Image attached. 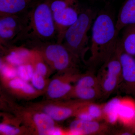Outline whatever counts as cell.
I'll list each match as a JSON object with an SVG mask.
<instances>
[{
	"label": "cell",
	"instance_id": "obj_1",
	"mask_svg": "<svg viewBox=\"0 0 135 135\" xmlns=\"http://www.w3.org/2000/svg\"><path fill=\"white\" fill-rule=\"evenodd\" d=\"M52 0H44L34 5L23 16V28L13 42L25 39L47 41L56 38Z\"/></svg>",
	"mask_w": 135,
	"mask_h": 135
},
{
	"label": "cell",
	"instance_id": "obj_2",
	"mask_svg": "<svg viewBox=\"0 0 135 135\" xmlns=\"http://www.w3.org/2000/svg\"><path fill=\"white\" fill-rule=\"evenodd\" d=\"M119 32L116 21L110 13L100 12L95 18L92 25L91 60L94 62L106 60L115 50L119 41Z\"/></svg>",
	"mask_w": 135,
	"mask_h": 135
},
{
	"label": "cell",
	"instance_id": "obj_3",
	"mask_svg": "<svg viewBox=\"0 0 135 135\" xmlns=\"http://www.w3.org/2000/svg\"><path fill=\"white\" fill-rule=\"evenodd\" d=\"M95 18L91 9H81L76 22L66 32L62 44L72 54L79 55L88 49V33Z\"/></svg>",
	"mask_w": 135,
	"mask_h": 135
},
{
	"label": "cell",
	"instance_id": "obj_4",
	"mask_svg": "<svg viewBox=\"0 0 135 135\" xmlns=\"http://www.w3.org/2000/svg\"><path fill=\"white\" fill-rule=\"evenodd\" d=\"M43 49L44 57L56 70H65L71 63L72 54L62 43H48Z\"/></svg>",
	"mask_w": 135,
	"mask_h": 135
},
{
	"label": "cell",
	"instance_id": "obj_5",
	"mask_svg": "<svg viewBox=\"0 0 135 135\" xmlns=\"http://www.w3.org/2000/svg\"><path fill=\"white\" fill-rule=\"evenodd\" d=\"M81 11L78 2L62 10L53 12L56 31V42L62 43L66 32L76 22Z\"/></svg>",
	"mask_w": 135,
	"mask_h": 135
},
{
	"label": "cell",
	"instance_id": "obj_6",
	"mask_svg": "<svg viewBox=\"0 0 135 135\" xmlns=\"http://www.w3.org/2000/svg\"><path fill=\"white\" fill-rule=\"evenodd\" d=\"M20 15L0 16L1 44L13 42L23 28V17Z\"/></svg>",
	"mask_w": 135,
	"mask_h": 135
},
{
	"label": "cell",
	"instance_id": "obj_7",
	"mask_svg": "<svg viewBox=\"0 0 135 135\" xmlns=\"http://www.w3.org/2000/svg\"><path fill=\"white\" fill-rule=\"evenodd\" d=\"M135 24V0H125L116 20L119 32L126 27Z\"/></svg>",
	"mask_w": 135,
	"mask_h": 135
},
{
	"label": "cell",
	"instance_id": "obj_8",
	"mask_svg": "<svg viewBox=\"0 0 135 135\" xmlns=\"http://www.w3.org/2000/svg\"><path fill=\"white\" fill-rule=\"evenodd\" d=\"M33 0H0V16L26 13Z\"/></svg>",
	"mask_w": 135,
	"mask_h": 135
},
{
	"label": "cell",
	"instance_id": "obj_9",
	"mask_svg": "<svg viewBox=\"0 0 135 135\" xmlns=\"http://www.w3.org/2000/svg\"><path fill=\"white\" fill-rule=\"evenodd\" d=\"M120 59L123 79L130 85L135 94V59L133 57L123 52L122 50Z\"/></svg>",
	"mask_w": 135,
	"mask_h": 135
},
{
	"label": "cell",
	"instance_id": "obj_10",
	"mask_svg": "<svg viewBox=\"0 0 135 135\" xmlns=\"http://www.w3.org/2000/svg\"><path fill=\"white\" fill-rule=\"evenodd\" d=\"M98 122L93 120L84 121L80 119L73 121L70 126V134L73 135L89 134L99 130Z\"/></svg>",
	"mask_w": 135,
	"mask_h": 135
},
{
	"label": "cell",
	"instance_id": "obj_11",
	"mask_svg": "<svg viewBox=\"0 0 135 135\" xmlns=\"http://www.w3.org/2000/svg\"><path fill=\"white\" fill-rule=\"evenodd\" d=\"M123 35L120 40L123 52L134 57L135 56V24L124 28Z\"/></svg>",
	"mask_w": 135,
	"mask_h": 135
},
{
	"label": "cell",
	"instance_id": "obj_12",
	"mask_svg": "<svg viewBox=\"0 0 135 135\" xmlns=\"http://www.w3.org/2000/svg\"><path fill=\"white\" fill-rule=\"evenodd\" d=\"M119 119L124 123L135 126V103L132 100L121 101L118 111Z\"/></svg>",
	"mask_w": 135,
	"mask_h": 135
},
{
	"label": "cell",
	"instance_id": "obj_13",
	"mask_svg": "<svg viewBox=\"0 0 135 135\" xmlns=\"http://www.w3.org/2000/svg\"><path fill=\"white\" fill-rule=\"evenodd\" d=\"M34 121L40 135H48L49 131L55 127L54 120L46 113L36 114Z\"/></svg>",
	"mask_w": 135,
	"mask_h": 135
},
{
	"label": "cell",
	"instance_id": "obj_14",
	"mask_svg": "<svg viewBox=\"0 0 135 135\" xmlns=\"http://www.w3.org/2000/svg\"><path fill=\"white\" fill-rule=\"evenodd\" d=\"M71 88L68 83L62 82L58 79H54L49 84L47 93L51 98H59L67 94Z\"/></svg>",
	"mask_w": 135,
	"mask_h": 135
},
{
	"label": "cell",
	"instance_id": "obj_15",
	"mask_svg": "<svg viewBox=\"0 0 135 135\" xmlns=\"http://www.w3.org/2000/svg\"><path fill=\"white\" fill-rule=\"evenodd\" d=\"M45 113L50 116L54 120L61 121L70 117L72 111L66 107H60L54 105H49L44 108Z\"/></svg>",
	"mask_w": 135,
	"mask_h": 135
},
{
	"label": "cell",
	"instance_id": "obj_16",
	"mask_svg": "<svg viewBox=\"0 0 135 135\" xmlns=\"http://www.w3.org/2000/svg\"><path fill=\"white\" fill-rule=\"evenodd\" d=\"M121 103L120 99L114 98L109 101L104 107V112L110 123H115L119 119L118 111Z\"/></svg>",
	"mask_w": 135,
	"mask_h": 135
},
{
	"label": "cell",
	"instance_id": "obj_17",
	"mask_svg": "<svg viewBox=\"0 0 135 135\" xmlns=\"http://www.w3.org/2000/svg\"><path fill=\"white\" fill-rule=\"evenodd\" d=\"M32 51L25 50L13 51L8 56L7 60L11 64L20 65L23 64L31 58Z\"/></svg>",
	"mask_w": 135,
	"mask_h": 135
},
{
	"label": "cell",
	"instance_id": "obj_18",
	"mask_svg": "<svg viewBox=\"0 0 135 135\" xmlns=\"http://www.w3.org/2000/svg\"><path fill=\"white\" fill-rule=\"evenodd\" d=\"M27 81L20 78L12 79L9 82L10 86L14 89H20L27 94H32L35 92L33 87Z\"/></svg>",
	"mask_w": 135,
	"mask_h": 135
},
{
	"label": "cell",
	"instance_id": "obj_19",
	"mask_svg": "<svg viewBox=\"0 0 135 135\" xmlns=\"http://www.w3.org/2000/svg\"><path fill=\"white\" fill-rule=\"evenodd\" d=\"M17 71L18 76L26 81L31 80L35 73L32 66L29 64H25L19 65L17 69Z\"/></svg>",
	"mask_w": 135,
	"mask_h": 135
},
{
	"label": "cell",
	"instance_id": "obj_20",
	"mask_svg": "<svg viewBox=\"0 0 135 135\" xmlns=\"http://www.w3.org/2000/svg\"><path fill=\"white\" fill-rule=\"evenodd\" d=\"M79 2V0H52L51 8L53 12L60 11Z\"/></svg>",
	"mask_w": 135,
	"mask_h": 135
},
{
	"label": "cell",
	"instance_id": "obj_21",
	"mask_svg": "<svg viewBox=\"0 0 135 135\" xmlns=\"http://www.w3.org/2000/svg\"><path fill=\"white\" fill-rule=\"evenodd\" d=\"M77 96L81 99L88 100L95 96L96 92L93 88H76Z\"/></svg>",
	"mask_w": 135,
	"mask_h": 135
},
{
	"label": "cell",
	"instance_id": "obj_22",
	"mask_svg": "<svg viewBox=\"0 0 135 135\" xmlns=\"http://www.w3.org/2000/svg\"><path fill=\"white\" fill-rule=\"evenodd\" d=\"M117 77L115 75L107 74L103 83L105 90L107 92H111L115 88L117 83Z\"/></svg>",
	"mask_w": 135,
	"mask_h": 135
},
{
	"label": "cell",
	"instance_id": "obj_23",
	"mask_svg": "<svg viewBox=\"0 0 135 135\" xmlns=\"http://www.w3.org/2000/svg\"><path fill=\"white\" fill-rule=\"evenodd\" d=\"M95 84V81L93 77L90 76H85L78 81L76 88H93Z\"/></svg>",
	"mask_w": 135,
	"mask_h": 135
},
{
	"label": "cell",
	"instance_id": "obj_24",
	"mask_svg": "<svg viewBox=\"0 0 135 135\" xmlns=\"http://www.w3.org/2000/svg\"><path fill=\"white\" fill-rule=\"evenodd\" d=\"M1 70L3 75L8 79H13L18 75L17 70L5 65L1 64Z\"/></svg>",
	"mask_w": 135,
	"mask_h": 135
},
{
	"label": "cell",
	"instance_id": "obj_25",
	"mask_svg": "<svg viewBox=\"0 0 135 135\" xmlns=\"http://www.w3.org/2000/svg\"><path fill=\"white\" fill-rule=\"evenodd\" d=\"M43 77L36 72L34 73L31 81L33 86L36 89L41 90L44 88L45 81Z\"/></svg>",
	"mask_w": 135,
	"mask_h": 135
},
{
	"label": "cell",
	"instance_id": "obj_26",
	"mask_svg": "<svg viewBox=\"0 0 135 135\" xmlns=\"http://www.w3.org/2000/svg\"><path fill=\"white\" fill-rule=\"evenodd\" d=\"M0 131L5 134L8 135H16L20 132L19 129L5 124H1Z\"/></svg>",
	"mask_w": 135,
	"mask_h": 135
},
{
	"label": "cell",
	"instance_id": "obj_27",
	"mask_svg": "<svg viewBox=\"0 0 135 135\" xmlns=\"http://www.w3.org/2000/svg\"><path fill=\"white\" fill-rule=\"evenodd\" d=\"M88 112L93 119L99 118L102 114V111L100 107L96 105L92 104L90 105Z\"/></svg>",
	"mask_w": 135,
	"mask_h": 135
},
{
	"label": "cell",
	"instance_id": "obj_28",
	"mask_svg": "<svg viewBox=\"0 0 135 135\" xmlns=\"http://www.w3.org/2000/svg\"><path fill=\"white\" fill-rule=\"evenodd\" d=\"M35 72L42 76H44L47 72V68L46 65L42 62H38L35 66Z\"/></svg>",
	"mask_w": 135,
	"mask_h": 135
},
{
	"label": "cell",
	"instance_id": "obj_29",
	"mask_svg": "<svg viewBox=\"0 0 135 135\" xmlns=\"http://www.w3.org/2000/svg\"><path fill=\"white\" fill-rule=\"evenodd\" d=\"M79 119L84 121H89L93 120V118L88 112L82 113L80 114L79 116Z\"/></svg>",
	"mask_w": 135,
	"mask_h": 135
},
{
	"label": "cell",
	"instance_id": "obj_30",
	"mask_svg": "<svg viewBox=\"0 0 135 135\" xmlns=\"http://www.w3.org/2000/svg\"><path fill=\"white\" fill-rule=\"evenodd\" d=\"M62 131L60 129L55 127L49 131L48 135H60L62 134Z\"/></svg>",
	"mask_w": 135,
	"mask_h": 135
},
{
	"label": "cell",
	"instance_id": "obj_31",
	"mask_svg": "<svg viewBox=\"0 0 135 135\" xmlns=\"http://www.w3.org/2000/svg\"><path fill=\"white\" fill-rule=\"evenodd\" d=\"M132 134L131 133L129 132H126L125 133H123L122 135H131Z\"/></svg>",
	"mask_w": 135,
	"mask_h": 135
},
{
	"label": "cell",
	"instance_id": "obj_32",
	"mask_svg": "<svg viewBox=\"0 0 135 135\" xmlns=\"http://www.w3.org/2000/svg\"><path fill=\"white\" fill-rule=\"evenodd\" d=\"M134 129H135V126H134Z\"/></svg>",
	"mask_w": 135,
	"mask_h": 135
}]
</instances>
